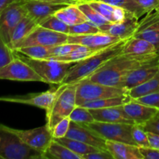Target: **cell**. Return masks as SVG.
Listing matches in <instances>:
<instances>
[{"label":"cell","mask_w":159,"mask_h":159,"mask_svg":"<svg viewBox=\"0 0 159 159\" xmlns=\"http://www.w3.org/2000/svg\"><path fill=\"white\" fill-rule=\"evenodd\" d=\"M93 9H96L102 17L108 20L110 23H118L130 16L129 12L120 7L96 0H85ZM133 16V15H132Z\"/></svg>","instance_id":"21"},{"label":"cell","mask_w":159,"mask_h":159,"mask_svg":"<svg viewBox=\"0 0 159 159\" xmlns=\"http://www.w3.org/2000/svg\"><path fill=\"white\" fill-rule=\"evenodd\" d=\"M40 26L47 29L51 30L56 31V32L63 33V34H68L69 35L70 26L62 21L61 20L56 16L55 15H52L43 20Z\"/></svg>","instance_id":"35"},{"label":"cell","mask_w":159,"mask_h":159,"mask_svg":"<svg viewBox=\"0 0 159 159\" xmlns=\"http://www.w3.org/2000/svg\"><path fill=\"white\" fill-rule=\"evenodd\" d=\"M24 3V0L16 2L0 13V35L9 47L14 29L20 20L27 15Z\"/></svg>","instance_id":"8"},{"label":"cell","mask_w":159,"mask_h":159,"mask_svg":"<svg viewBox=\"0 0 159 159\" xmlns=\"http://www.w3.org/2000/svg\"><path fill=\"white\" fill-rule=\"evenodd\" d=\"M132 137L137 146L139 148L150 147L148 133L142 125L134 124L132 127Z\"/></svg>","instance_id":"37"},{"label":"cell","mask_w":159,"mask_h":159,"mask_svg":"<svg viewBox=\"0 0 159 159\" xmlns=\"http://www.w3.org/2000/svg\"><path fill=\"white\" fill-rule=\"evenodd\" d=\"M68 38V34L56 32L39 25L29 34L27 37H26L21 43L17 45L14 51L20 48L34 45L44 47L55 46L67 43Z\"/></svg>","instance_id":"10"},{"label":"cell","mask_w":159,"mask_h":159,"mask_svg":"<svg viewBox=\"0 0 159 159\" xmlns=\"http://www.w3.org/2000/svg\"><path fill=\"white\" fill-rule=\"evenodd\" d=\"M96 1L103 2L116 6V7L121 8L133 15L137 19H139L140 17L145 14L144 11L137 2L136 0H96Z\"/></svg>","instance_id":"31"},{"label":"cell","mask_w":159,"mask_h":159,"mask_svg":"<svg viewBox=\"0 0 159 159\" xmlns=\"http://www.w3.org/2000/svg\"><path fill=\"white\" fill-rule=\"evenodd\" d=\"M147 133L150 147L159 150V134H156L152 132H147Z\"/></svg>","instance_id":"46"},{"label":"cell","mask_w":159,"mask_h":159,"mask_svg":"<svg viewBox=\"0 0 159 159\" xmlns=\"http://www.w3.org/2000/svg\"><path fill=\"white\" fill-rule=\"evenodd\" d=\"M138 19L130 15L118 23H109L99 28L101 32L119 37L121 40L128 39L134 35L138 26Z\"/></svg>","instance_id":"18"},{"label":"cell","mask_w":159,"mask_h":159,"mask_svg":"<svg viewBox=\"0 0 159 159\" xmlns=\"http://www.w3.org/2000/svg\"><path fill=\"white\" fill-rule=\"evenodd\" d=\"M123 109L128 119L134 124L144 125L158 113L159 110L153 107L141 104L132 99L130 102L123 105Z\"/></svg>","instance_id":"19"},{"label":"cell","mask_w":159,"mask_h":159,"mask_svg":"<svg viewBox=\"0 0 159 159\" xmlns=\"http://www.w3.org/2000/svg\"><path fill=\"white\" fill-rule=\"evenodd\" d=\"M136 2L142 8L145 14L159 9V0H136Z\"/></svg>","instance_id":"42"},{"label":"cell","mask_w":159,"mask_h":159,"mask_svg":"<svg viewBox=\"0 0 159 159\" xmlns=\"http://www.w3.org/2000/svg\"><path fill=\"white\" fill-rule=\"evenodd\" d=\"M57 93H58V89L54 90H48L43 93H32V94L22 96L0 97V101L33 106V107L43 109L47 111L52 105Z\"/></svg>","instance_id":"13"},{"label":"cell","mask_w":159,"mask_h":159,"mask_svg":"<svg viewBox=\"0 0 159 159\" xmlns=\"http://www.w3.org/2000/svg\"><path fill=\"white\" fill-rule=\"evenodd\" d=\"M54 15L69 26H73L88 21L85 16L79 8L77 3L68 5L62 8Z\"/></svg>","instance_id":"25"},{"label":"cell","mask_w":159,"mask_h":159,"mask_svg":"<svg viewBox=\"0 0 159 159\" xmlns=\"http://www.w3.org/2000/svg\"><path fill=\"white\" fill-rule=\"evenodd\" d=\"M82 46L81 44L71 43H65L61 44L55 45V46L49 47L50 55L51 57H59V56H65L73 51H76ZM49 57V58H50Z\"/></svg>","instance_id":"38"},{"label":"cell","mask_w":159,"mask_h":159,"mask_svg":"<svg viewBox=\"0 0 159 159\" xmlns=\"http://www.w3.org/2000/svg\"><path fill=\"white\" fill-rule=\"evenodd\" d=\"M119 37H114L106 33L99 32L86 35H68L67 43H77L95 50H101L117 43L120 40Z\"/></svg>","instance_id":"14"},{"label":"cell","mask_w":159,"mask_h":159,"mask_svg":"<svg viewBox=\"0 0 159 159\" xmlns=\"http://www.w3.org/2000/svg\"><path fill=\"white\" fill-rule=\"evenodd\" d=\"M54 139L56 140L57 142L65 145V147H67L68 149L72 151L75 153L81 155L82 157H83L85 155H87V154L100 150V149L96 148L93 147V146L85 144L84 142H82L80 141L71 139V138H67V137H64V138H54Z\"/></svg>","instance_id":"29"},{"label":"cell","mask_w":159,"mask_h":159,"mask_svg":"<svg viewBox=\"0 0 159 159\" xmlns=\"http://www.w3.org/2000/svg\"><path fill=\"white\" fill-rule=\"evenodd\" d=\"M18 1L20 0H0V13L11 4Z\"/></svg>","instance_id":"48"},{"label":"cell","mask_w":159,"mask_h":159,"mask_svg":"<svg viewBox=\"0 0 159 159\" xmlns=\"http://www.w3.org/2000/svg\"><path fill=\"white\" fill-rule=\"evenodd\" d=\"M157 92H159V71L148 81L128 90V95L134 99Z\"/></svg>","instance_id":"28"},{"label":"cell","mask_w":159,"mask_h":159,"mask_svg":"<svg viewBox=\"0 0 159 159\" xmlns=\"http://www.w3.org/2000/svg\"><path fill=\"white\" fill-rule=\"evenodd\" d=\"M144 159H159V150L151 147L139 148Z\"/></svg>","instance_id":"45"},{"label":"cell","mask_w":159,"mask_h":159,"mask_svg":"<svg viewBox=\"0 0 159 159\" xmlns=\"http://www.w3.org/2000/svg\"><path fill=\"white\" fill-rule=\"evenodd\" d=\"M134 37L144 39L152 43L159 52V11L147 13L138 23Z\"/></svg>","instance_id":"12"},{"label":"cell","mask_w":159,"mask_h":159,"mask_svg":"<svg viewBox=\"0 0 159 159\" xmlns=\"http://www.w3.org/2000/svg\"><path fill=\"white\" fill-rule=\"evenodd\" d=\"M24 5L27 11V15L38 25H40L43 20L49 16L54 15L61 9L68 6L40 1H25Z\"/></svg>","instance_id":"17"},{"label":"cell","mask_w":159,"mask_h":159,"mask_svg":"<svg viewBox=\"0 0 159 159\" xmlns=\"http://www.w3.org/2000/svg\"><path fill=\"white\" fill-rule=\"evenodd\" d=\"M158 11H159V9H158Z\"/></svg>","instance_id":"49"},{"label":"cell","mask_w":159,"mask_h":159,"mask_svg":"<svg viewBox=\"0 0 159 159\" xmlns=\"http://www.w3.org/2000/svg\"><path fill=\"white\" fill-rule=\"evenodd\" d=\"M43 158L57 159H82V157L68 149L56 140L53 139L43 152Z\"/></svg>","instance_id":"26"},{"label":"cell","mask_w":159,"mask_h":159,"mask_svg":"<svg viewBox=\"0 0 159 159\" xmlns=\"http://www.w3.org/2000/svg\"><path fill=\"white\" fill-rule=\"evenodd\" d=\"M9 128L24 144L42 153L46 151L54 139L52 132L49 130L46 124L30 130H18L11 127Z\"/></svg>","instance_id":"11"},{"label":"cell","mask_w":159,"mask_h":159,"mask_svg":"<svg viewBox=\"0 0 159 159\" xmlns=\"http://www.w3.org/2000/svg\"><path fill=\"white\" fill-rule=\"evenodd\" d=\"M134 100L141 104L148 106V107H153V108H155L159 110V92L137 98Z\"/></svg>","instance_id":"41"},{"label":"cell","mask_w":159,"mask_h":159,"mask_svg":"<svg viewBox=\"0 0 159 159\" xmlns=\"http://www.w3.org/2000/svg\"><path fill=\"white\" fill-rule=\"evenodd\" d=\"M77 82L69 85H61L58 93L52 105L46 111V125L52 130L56 124L64 118L69 116L76 107Z\"/></svg>","instance_id":"4"},{"label":"cell","mask_w":159,"mask_h":159,"mask_svg":"<svg viewBox=\"0 0 159 159\" xmlns=\"http://www.w3.org/2000/svg\"><path fill=\"white\" fill-rule=\"evenodd\" d=\"M99 32H101V30L98 26L88 21L70 26L69 29V35H86Z\"/></svg>","instance_id":"36"},{"label":"cell","mask_w":159,"mask_h":159,"mask_svg":"<svg viewBox=\"0 0 159 159\" xmlns=\"http://www.w3.org/2000/svg\"><path fill=\"white\" fill-rule=\"evenodd\" d=\"M158 71L159 59L152 63L135 68L134 70L128 73L123 80L120 87L128 91L148 81L153 76H155Z\"/></svg>","instance_id":"16"},{"label":"cell","mask_w":159,"mask_h":159,"mask_svg":"<svg viewBox=\"0 0 159 159\" xmlns=\"http://www.w3.org/2000/svg\"><path fill=\"white\" fill-rule=\"evenodd\" d=\"M25 1H40L46 2L56 3V4H63V5H71L75 4L79 0H25Z\"/></svg>","instance_id":"47"},{"label":"cell","mask_w":159,"mask_h":159,"mask_svg":"<svg viewBox=\"0 0 159 159\" xmlns=\"http://www.w3.org/2000/svg\"><path fill=\"white\" fill-rule=\"evenodd\" d=\"M106 145L114 159H144L136 145L112 141H106Z\"/></svg>","instance_id":"22"},{"label":"cell","mask_w":159,"mask_h":159,"mask_svg":"<svg viewBox=\"0 0 159 159\" xmlns=\"http://www.w3.org/2000/svg\"><path fill=\"white\" fill-rule=\"evenodd\" d=\"M77 5L79 9L84 13V15L85 16L88 22L91 23L92 24L98 26L99 28H101L105 25L112 23L106 20L104 17H102L96 9H93L85 0H79L77 2Z\"/></svg>","instance_id":"30"},{"label":"cell","mask_w":159,"mask_h":159,"mask_svg":"<svg viewBox=\"0 0 159 159\" xmlns=\"http://www.w3.org/2000/svg\"><path fill=\"white\" fill-rule=\"evenodd\" d=\"M0 79L43 82L40 76L34 71V68L24 61L16 56V54L13 60L0 68Z\"/></svg>","instance_id":"9"},{"label":"cell","mask_w":159,"mask_h":159,"mask_svg":"<svg viewBox=\"0 0 159 159\" xmlns=\"http://www.w3.org/2000/svg\"><path fill=\"white\" fill-rule=\"evenodd\" d=\"M158 59L159 54L136 55L121 53L109 60L103 66L86 79L91 82L102 85L120 87L123 80L128 73L135 68L152 63Z\"/></svg>","instance_id":"1"},{"label":"cell","mask_w":159,"mask_h":159,"mask_svg":"<svg viewBox=\"0 0 159 159\" xmlns=\"http://www.w3.org/2000/svg\"><path fill=\"white\" fill-rule=\"evenodd\" d=\"M16 51L34 59H48L51 57L49 47L34 45V46L20 48L16 50Z\"/></svg>","instance_id":"33"},{"label":"cell","mask_w":159,"mask_h":159,"mask_svg":"<svg viewBox=\"0 0 159 159\" xmlns=\"http://www.w3.org/2000/svg\"><path fill=\"white\" fill-rule=\"evenodd\" d=\"M127 94L128 91L124 88L102 85L85 79L77 82L76 105L82 106L90 101L125 96Z\"/></svg>","instance_id":"6"},{"label":"cell","mask_w":159,"mask_h":159,"mask_svg":"<svg viewBox=\"0 0 159 159\" xmlns=\"http://www.w3.org/2000/svg\"><path fill=\"white\" fill-rule=\"evenodd\" d=\"M128 39L120 40L117 43L99 50L87 58L75 64L70 68L61 85L76 83L82 79L88 78L90 75L103 66L109 60L117 54H121Z\"/></svg>","instance_id":"2"},{"label":"cell","mask_w":159,"mask_h":159,"mask_svg":"<svg viewBox=\"0 0 159 159\" xmlns=\"http://www.w3.org/2000/svg\"><path fill=\"white\" fill-rule=\"evenodd\" d=\"M67 138L80 141L100 150H107L106 140L85 126L71 121Z\"/></svg>","instance_id":"15"},{"label":"cell","mask_w":159,"mask_h":159,"mask_svg":"<svg viewBox=\"0 0 159 159\" xmlns=\"http://www.w3.org/2000/svg\"><path fill=\"white\" fill-rule=\"evenodd\" d=\"M16 56L24 61L40 76L43 82L61 84L75 62H65L54 59H34L14 51Z\"/></svg>","instance_id":"3"},{"label":"cell","mask_w":159,"mask_h":159,"mask_svg":"<svg viewBox=\"0 0 159 159\" xmlns=\"http://www.w3.org/2000/svg\"><path fill=\"white\" fill-rule=\"evenodd\" d=\"M70 123H71V120H70L69 116H67L59 121L52 130L53 138H61L66 137L70 127Z\"/></svg>","instance_id":"40"},{"label":"cell","mask_w":159,"mask_h":159,"mask_svg":"<svg viewBox=\"0 0 159 159\" xmlns=\"http://www.w3.org/2000/svg\"><path fill=\"white\" fill-rule=\"evenodd\" d=\"M69 118L71 121L82 125L89 124L95 121L90 110L82 106H76L69 115Z\"/></svg>","instance_id":"34"},{"label":"cell","mask_w":159,"mask_h":159,"mask_svg":"<svg viewBox=\"0 0 159 159\" xmlns=\"http://www.w3.org/2000/svg\"><path fill=\"white\" fill-rule=\"evenodd\" d=\"M123 54L136 55H152L159 54L158 50L150 42L138 37H130L124 47Z\"/></svg>","instance_id":"23"},{"label":"cell","mask_w":159,"mask_h":159,"mask_svg":"<svg viewBox=\"0 0 159 159\" xmlns=\"http://www.w3.org/2000/svg\"><path fill=\"white\" fill-rule=\"evenodd\" d=\"M0 158L40 159L43 153L26 145L9 127L0 124Z\"/></svg>","instance_id":"5"},{"label":"cell","mask_w":159,"mask_h":159,"mask_svg":"<svg viewBox=\"0 0 159 159\" xmlns=\"http://www.w3.org/2000/svg\"><path fill=\"white\" fill-rule=\"evenodd\" d=\"M37 26L39 25L30 16L28 15L25 16L14 29L11 37L9 48L14 51L17 45L27 37Z\"/></svg>","instance_id":"24"},{"label":"cell","mask_w":159,"mask_h":159,"mask_svg":"<svg viewBox=\"0 0 159 159\" xmlns=\"http://www.w3.org/2000/svg\"><path fill=\"white\" fill-rule=\"evenodd\" d=\"M89 110L95 121L105 123H121L133 125L134 124L131 120L127 117L123 109V106L107 108L90 109Z\"/></svg>","instance_id":"20"},{"label":"cell","mask_w":159,"mask_h":159,"mask_svg":"<svg viewBox=\"0 0 159 159\" xmlns=\"http://www.w3.org/2000/svg\"><path fill=\"white\" fill-rule=\"evenodd\" d=\"M132 98L128 94L125 96H116V97H110L106 99H99V100L90 101V102H85L82 107H85L87 109H100V108H107V107H120L123 106L127 102L132 100Z\"/></svg>","instance_id":"27"},{"label":"cell","mask_w":159,"mask_h":159,"mask_svg":"<svg viewBox=\"0 0 159 159\" xmlns=\"http://www.w3.org/2000/svg\"><path fill=\"white\" fill-rule=\"evenodd\" d=\"M84 126L96 132L106 141L127 143L137 146L132 137L133 124L94 121Z\"/></svg>","instance_id":"7"},{"label":"cell","mask_w":159,"mask_h":159,"mask_svg":"<svg viewBox=\"0 0 159 159\" xmlns=\"http://www.w3.org/2000/svg\"><path fill=\"white\" fill-rule=\"evenodd\" d=\"M98 51H99V50L92 49V48H88V47L82 45L79 49L70 53V54H67V55L59 56V57H50V58L54 59V60L61 61L75 62V63H77V62L83 60V59L87 58V57L91 56L92 54H93Z\"/></svg>","instance_id":"32"},{"label":"cell","mask_w":159,"mask_h":159,"mask_svg":"<svg viewBox=\"0 0 159 159\" xmlns=\"http://www.w3.org/2000/svg\"><path fill=\"white\" fill-rule=\"evenodd\" d=\"M83 159H114L108 150H99L87 154L82 157Z\"/></svg>","instance_id":"44"},{"label":"cell","mask_w":159,"mask_h":159,"mask_svg":"<svg viewBox=\"0 0 159 159\" xmlns=\"http://www.w3.org/2000/svg\"><path fill=\"white\" fill-rule=\"evenodd\" d=\"M15 57L14 51L6 43L0 35V68L5 66Z\"/></svg>","instance_id":"39"},{"label":"cell","mask_w":159,"mask_h":159,"mask_svg":"<svg viewBox=\"0 0 159 159\" xmlns=\"http://www.w3.org/2000/svg\"><path fill=\"white\" fill-rule=\"evenodd\" d=\"M142 126L147 132H152L159 134V111L154 117Z\"/></svg>","instance_id":"43"}]
</instances>
